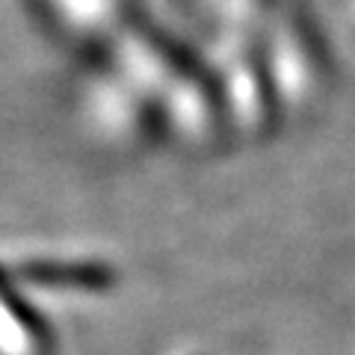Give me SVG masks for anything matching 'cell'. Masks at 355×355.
I'll return each mask as SVG.
<instances>
[{"instance_id":"obj_5","label":"cell","mask_w":355,"mask_h":355,"mask_svg":"<svg viewBox=\"0 0 355 355\" xmlns=\"http://www.w3.org/2000/svg\"><path fill=\"white\" fill-rule=\"evenodd\" d=\"M48 3L71 39L107 53L121 33L139 18L133 0H48Z\"/></svg>"},{"instance_id":"obj_1","label":"cell","mask_w":355,"mask_h":355,"mask_svg":"<svg viewBox=\"0 0 355 355\" xmlns=\"http://www.w3.org/2000/svg\"><path fill=\"white\" fill-rule=\"evenodd\" d=\"M110 60L151 101L163 128L187 146H214L228 128L214 71L142 15L110 48Z\"/></svg>"},{"instance_id":"obj_7","label":"cell","mask_w":355,"mask_h":355,"mask_svg":"<svg viewBox=\"0 0 355 355\" xmlns=\"http://www.w3.org/2000/svg\"><path fill=\"white\" fill-rule=\"evenodd\" d=\"M272 3L275 0H207L219 30L258 33V36H261V27L266 15H270Z\"/></svg>"},{"instance_id":"obj_2","label":"cell","mask_w":355,"mask_h":355,"mask_svg":"<svg viewBox=\"0 0 355 355\" xmlns=\"http://www.w3.org/2000/svg\"><path fill=\"white\" fill-rule=\"evenodd\" d=\"M261 53L282 110L308 113L326 98L331 57L305 0H275L261 27Z\"/></svg>"},{"instance_id":"obj_4","label":"cell","mask_w":355,"mask_h":355,"mask_svg":"<svg viewBox=\"0 0 355 355\" xmlns=\"http://www.w3.org/2000/svg\"><path fill=\"white\" fill-rule=\"evenodd\" d=\"M83 104L95 137L116 148H137L142 142H151L154 133L163 128L151 101L116 69L95 71L86 86Z\"/></svg>"},{"instance_id":"obj_6","label":"cell","mask_w":355,"mask_h":355,"mask_svg":"<svg viewBox=\"0 0 355 355\" xmlns=\"http://www.w3.org/2000/svg\"><path fill=\"white\" fill-rule=\"evenodd\" d=\"M33 275H36L39 282L51 284V287H65V291H92V293L113 287V279H116V272L101 261H69V263L51 261V263L36 266Z\"/></svg>"},{"instance_id":"obj_3","label":"cell","mask_w":355,"mask_h":355,"mask_svg":"<svg viewBox=\"0 0 355 355\" xmlns=\"http://www.w3.org/2000/svg\"><path fill=\"white\" fill-rule=\"evenodd\" d=\"M214 80L228 128H234L243 139H263L275 128L282 107L266 74L258 33H216Z\"/></svg>"}]
</instances>
